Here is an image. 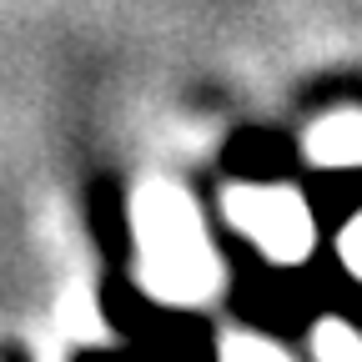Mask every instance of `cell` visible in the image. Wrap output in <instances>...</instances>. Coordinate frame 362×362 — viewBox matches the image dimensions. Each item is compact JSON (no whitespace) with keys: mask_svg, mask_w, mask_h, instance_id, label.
<instances>
[{"mask_svg":"<svg viewBox=\"0 0 362 362\" xmlns=\"http://www.w3.org/2000/svg\"><path fill=\"white\" fill-rule=\"evenodd\" d=\"M136 242H141V272L146 287L166 302H202L221 267L206 242V226L187 192L176 187H146L136 202Z\"/></svg>","mask_w":362,"mask_h":362,"instance_id":"obj_1","label":"cell"},{"mask_svg":"<svg viewBox=\"0 0 362 362\" xmlns=\"http://www.w3.org/2000/svg\"><path fill=\"white\" fill-rule=\"evenodd\" d=\"M226 216H232L237 232L252 237V247L277 262V267H292L312 252V232H317V216L312 206L287 192V187H237L226 192Z\"/></svg>","mask_w":362,"mask_h":362,"instance_id":"obj_2","label":"cell"},{"mask_svg":"<svg viewBox=\"0 0 362 362\" xmlns=\"http://www.w3.org/2000/svg\"><path fill=\"white\" fill-rule=\"evenodd\" d=\"M312 156L332 171H357L362 166V116H332L312 131Z\"/></svg>","mask_w":362,"mask_h":362,"instance_id":"obj_3","label":"cell"},{"mask_svg":"<svg viewBox=\"0 0 362 362\" xmlns=\"http://www.w3.org/2000/svg\"><path fill=\"white\" fill-rule=\"evenodd\" d=\"M317 357L322 362H362V342L352 337V322H332L317 337Z\"/></svg>","mask_w":362,"mask_h":362,"instance_id":"obj_4","label":"cell"},{"mask_svg":"<svg viewBox=\"0 0 362 362\" xmlns=\"http://www.w3.org/2000/svg\"><path fill=\"white\" fill-rule=\"evenodd\" d=\"M342 257H347V267L362 277V211L347 221V242H342Z\"/></svg>","mask_w":362,"mask_h":362,"instance_id":"obj_5","label":"cell"},{"mask_svg":"<svg viewBox=\"0 0 362 362\" xmlns=\"http://www.w3.org/2000/svg\"><path fill=\"white\" fill-rule=\"evenodd\" d=\"M86 362H116V357H86Z\"/></svg>","mask_w":362,"mask_h":362,"instance_id":"obj_6","label":"cell"}]
</instances>
